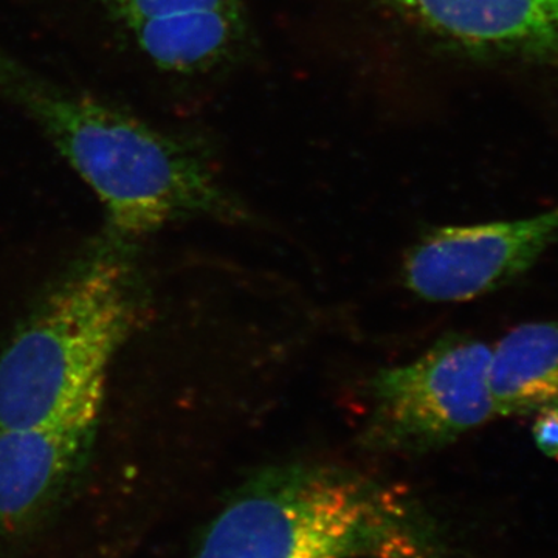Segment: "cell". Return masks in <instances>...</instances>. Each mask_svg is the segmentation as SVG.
<instances>
[{
    "instance_id": "2",
    "label": "cell",
    "mask_w": 558,
    "mask_h": 558,
    "mask_svg": "<svg viewBox=\"0 0 558 558\" xmlns=\"http://www.w3.org/2000/svg\"><path fill=\"white\" fill-rule=\"evenodd\" d=\"M148 310L135 244L106 234L0 344V427L100 422L113 360Z\"/></svg>"
},
{
    "instance_id": "3",
    "label": "cell",
    "mask_w": 558,
    "mask_h": 558,
    "mask_svg": "<svg viewBox=\"0 0 558 558\" xmlns=\"http://www.w3.org/2000/svg\"><path fill=\"white\" fill-rule=\"evenodd\" d=\"M190 558H453L407 487L332 462L252 473L231 492Z\"/></svg>"
},
{
    "instance_id": "4",
    "label": "cell",
    "mask_w": 558,
    "mask_h": 558,
    "mask_svg": "<svg viewBox=\"0 0 558 558\" xmlns=\"http://www.w3.org/2000/svg\"><path fill=\"white\" fill-rule=\"evenodd\" d=\"M490 357L484 341L450 333L417 359L380 369L369 385L365 449L421 457L497 417Z\"/></svg>"
},
{
    "instance_id": "9",
    "label": "cell",
    "mask_w": 558,
    "mask_h": 558,
    "mask_svg": "<svg viewBox=\"0 0 558 558\" xmlns=\"http://www.w3.org/2000/svg\"><path fill=\"white\" fill-rule=\"evenodd\" d=\"M535 446L545 457L558 461V409H545L535 413Z\"/></svg>"
},
{
    "instance_id": "8",
    "label": "cell",
    "mask_w": 558,
    "mask_h": 558,
    "mask_svg": "<svg viewBox=\"0 0 558 558\" xmlns=\"http://www.w3.org/2000/svg\"><path fill=\"white\" fill-rule=\"evenodd\" d=\"M492 396L498 416L558 409V322L517 326L492 348Z\"/></svg>"
},
{
    "instance_id": "7",
    "label": "cell",
    "mask_w": 558,
    "mask_h": 558,
    "mask_svg": "<svg viewBox=\"0 0 558 558\" xmlns=\"http://www.w3.org/2000/svg\"><path fill=\"white\" fill-rule=\"evenodd\" d=\"M163 72L194 75L233 60L248 38L244 0H100Z\"/></svg>"
},
{
    "instance_id": "6",
    "label": "cell",
    "mask_w": 558,
    "mask_h": 558,
    "mask_svg": "<svg viewBox=\"0 0 558 558\" xmlns=\"http://www.w3.org/2000/svg\"><path fill=\"white\" fill-rule=\"evenodd\" d=\"M98 424L0 427V545L31 537L72 497Z\"/></svg>"
},
{
    "instance_id": "1",
    "label": "cell",
    "mask_w": 558,
    "mask_h": 558,
    "mask_svg": "<svg viewBox=\"0 0 558 558\" xmlns=\"http://www.w3.org/2000/svg\"><path fill=\"white\" fill-rule=\"evenodd\" d=\"M0 98L24 113L100 201L106 234L137 244L182 222L241 220L204 150L0 51Z\"/></svg>"
},
{
    "instance_id": "5",
    "label": "cell",
    "mask_w": 558,
    "mask_h": 558,
    "mask_svg": "<svg viewBox=\"0 0 558 558\" xmlns=\"http://www.w3.org/2000/svg\"><path fill=\"white\" fill-rule=\"evenodd\" d=\"M558 241V205L529 218L429 229L411 245L402 281L417 299L461 303L531 269Z\"/></svg>"
}]
</instances>
